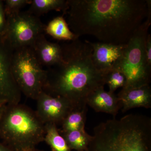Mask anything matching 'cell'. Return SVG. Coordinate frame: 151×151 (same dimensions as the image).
<instances>
[{"label": "cell", "mask_w": 151, "mask_h": 151, "mask_svg": "<svg viewBox=\"0 0 151 151\" xmlns=\"http://www.w3.org/2000/svg\"><path fill=\"white\" fill-rule=\"evenodd\" d=\"M64 15L70 29L79 37L92 36L100 42L128 43L145 20L151 0H67ZM63 15V16H64Z\"/></svg>", "instance_id": "obj_1"}, {"label": "cell", "mask_w": 151, "mask_h": 151, "mask_svg": "<svg viewBox=\"0 0 151 151\" xmlns=\"http://www.w3.org/2000/svg\"><path fill=\"white\" fill-rule=\"evenodd\" d=\"M61 46L62 60L46 69L42 91L65 98L74 109L84 108L89 95L104 86L106 74L94 65L89 41L78 38Z\"/></svg>", "instance_id": "obj_2"}, {"label": "cell", "mask_w": 151, "mask_h": 151, "mask_svg": "<svg viewBox=\"0 0 151 151\" xmlns=\"http://www.w3.org/2000/svg\"><path fill=\"white\" fill-rule=\"evenodd\" d=\"M84 151H151V119L128 114L102 122L94 127Z\"/></svg>", "instance_id": "obj_3"}, {"label": "cell", "mask_w": 151, "mask_h": 151, "mask_svg": "<svg viewBox=\"0 0 151 151\" xmlns=\"http://www.w3.org/2000/svg\"><path fill=\"white\" fill-rule=\"evenodd\" d=\"M45 126L35 111L20 103L6 104L0 120V139L14 151H32L44 142Z\"/></svg>", "instance_id": "obj_4"}, {"label": "cell", "mask_w": 151, "mask_h": 151, "mask_svg": "<svg viewBox=\"0 0 151 151\" xmlns=\"http://www.w3.org/2000/svg\"><path fill=\"white\" fill-rule=\"evenodd\" d=\"M151 13L149 11L145 20L135 31L127 44L121 68L127 78L124 87H139L150 83L151 67L147 62L146 45L151 24Z\"/></svg>", "instance_id": "obj_5"}, {"label": "cell", "mask_w": 151, "mask_h": 151, "mask_svg": "<svg viewBox=\"0 0 151 151\" xmlns=\"http://www.w3.org/2000/svg\"><path fill=\"white\" fill-rule=\"evenodd\" d=\"M12 71L22 94L36 100L42 92L46 70L40 65L32 47L14 50Z\"/></svg>", "instance_id": "obj_6"}, {"label": "cell", "mask_w": 151, "mask_h": 151, "mask_svg": "<svg viewBox=\"0 0 151 151\" xmlns=\"http://www.w3.org/2000/svg\"><path fill=\"white\" fill-rule=\"evenodd\" d=\"M6 17V29L4 36L14 50L32 47L38 37L45 34L46 25L28 10L20 11Z\"/></svg>", "instance_id": "obj_7"}, {"label": "cell", "mask_w": 151, "mask_h": 151, "mask_svg": "<svg viewBox=\"0 0 151 151\" xmlns=\"http://www.w3.org/2000/svg\"><path fill=\"white\" fill-rule=\"evenodd\" d=\"M14 51L4 36L0 35V101L7 104H18L21 100L12 71Z\"/></svg>", "instance_id": "obj_8"}, {"label": "cell", "mask_w": 151, "mask_h": 151, "mask_svg": "<svg viewBox=\"0 0 151 151\" xmlns=\"http://www.w3.org/2000/svg\"><path fill=\"white\" fill-rule=\"evenodd\" d=\"M37 101L35 112L44 124H53L57 126L74 108L70 102L63 97L53 96L42 91Z\"/></svg>", "instance_id": "obj_9"}, {"label": "cell", "mask_w": 151, "mask_h": 151, "mask_svg": "<svg viewBox=\"0 0 151 151\" xmlns=\"http://www.w3.org/2000/svg\"><path fill=\"white\" fill-rule=\"evenodd\" d=\"M92 48V59L96 68L106 74L111 70L121 69L126 45L89 42Z\"/></svg>", "instance_id": "obj_10"}, {"label": "cell", "mask_w": 151, "mask_h": 151, "mask_svg": "<svg viewBox=\"0 0 151 151\" xmlns=\"http://www.w3.org/2000/svg\"><path fill=\"white\" fill-rule=\"evenodd\" d=\"M117 97L122 105L123 113L137 108H151V88L150 85L135 88H122Z\"/></svg>", "instance_id": "obj_11"}, {"label": "cell", "mask_w": 151, "mask_h": 151, "mask_svg": "<svg viewBox=\"0 0 151 151\" xmlns=\"http://www.w3.org/2000/svg\"><path fill=\"white\" fill-rule=\"evenodd\" d=\"M32 47L42 67L49 68L59 64L62 60L61 45L49 41L44 33L38 37Z\"/></svg>", "instance_id": "obj_12"}, {"label": "cell", "mask_w": 151, "mask_h": 151, "mask_svg": "<svg viewBox=\"0 0 151 151\" xmlns=\"http://www.w3.org/2000/svg\"><path fill=\"white\" fill-rule=\"evenodd\" d=\"M86 104L95 112L111 114L116 118L122 105L115 93L105 91L101 86L91 93L87 98Z\"/></svg>", "instance_id": "obj_13"}, {"label": "cell", "mask_w": 151, "mask_h": 151, "mask_svg": "<svg viewBox=\"0 0 151 151\" xmlns=\"http://www.w3.org/2000/svg\"><path fill=\"white\" fill-rule=\"evenodd\" d=\"M45 33L59 40L70 42L79 38L71 31L63 15L55 18L45 25Z\"/></svg>", "instance_id": "obj_14"}, {"label": "cell", "mask_w": 151, "mask_h": 151, "mask_svg": "<svg viewBox=\"0 0 151 151\" xmlns=\"http://www.w3.org/2000/svg\"><path fill=\"white\" fill-rule=\"evenodd\" d=\"M28 11L40 17L51 11L62 12L65 14L68 8L67 0H32Z\"/></svg>", "instance_id": "obj_15"}, {"label": "cell", "mask_w": 151, "mask_h": 151, "mask_svg": "<svg viewBox=\"0 0 151 151\" xmlns=\"http://www.w3.org/2000/svg\"><path fill=\"white\" fill-rule=\"evenodd\" d=\"M87 107L81 109H74L70 111L63 121L60 133L85 129Z\"/></svg>", "instance_id": "obj_16"}, {"label": "cell", "mask_w": 151, "mask_h": 151, "mask_svg": "<svg viewBox=\"0 0 151 151\" xmlns=\"http://www.w3.org/2000/svg\"><path fill=\"white\" fill-rule=\"evenodd\" d=\"M45 135L44 141L52 151H72L60 133L57 126L53 124H45Z\"/></svg>", "instance_id": "obj_17"}, {"label": "cell", "mask_w": 151, "mask_h": 151, "mask_svg": "<svg viewBox=\"0 0 151 151\" xmlns=\"http://www.w3.org/2000/svg\"><path fill=\"white\" fill-rule=\"evenodd\" d=\"M60 134L72 151L85 150L92 138V136L89 134L85 129L74 130Z\"/></svg>", "instance_id": "obj_18"}, {"label": "cell", "mask_w": 151, "mask_h": 151, "mask_svg": "<svg viewBox=\"0 0 151 151\" xmlns=\"http://www.w3.org/2000/svg\"><path fill=\"white\" fill-rule=\"evenodd\" d=\"M105 84L108 85L109 92L114 93L117 89L126 86L127 78L121 69H115L106 73Z\"/></svg>", "instance_id": "obj_19"}, {"label": "cell", "mask_w": 151, "mask_h": 151, "mask_svg": "<svg viewBox=\"0 0 151 151\" xmlns=\"http://www.w3.org/2000/svg\"><path fill=\"white\" fill-rule=\"evenodd\" d=\"M32 0H6L4 1L6 16L17 13L27 4H30Z\"/></svg>", "instance_id": "obj_20"}, {"label": "cell", "mask_w": 151, "mask_h": 151, "mask_svg": "<svg viewBox=\"0 0 151 151\" xmlns=\"http://www.w3.org/2000/svg\"><path fill=\"white\" fill-rule=\"evenodd\" d=\"M6 26L7 17L5 11L4 1L0 0V35H4Z\"/></svg>", "instance_id": "obj_21"}, {"label": "cell", "mask_w": 151, "mask_h": 151, "mask_svg": "<svg viewBox=\"0 0 151 151\" xmlns=\"http://www.w3.org/2000/svg\"><path fill=\"white\" fill-rule=\"evenodd\" d=\"M146 55L148 65L151 67V36L148 34L146 45Z\"/></svg>", "instance_id": "obj_22"}, {"label": "cell", "mask_w": 151, "mask_h": 151, "mask_svg": "<svg viewBox=\"0 0 151 151\" xmlns=\"http://www.w3.org/2000/svg\"><path fill=\"white\" fill-rule=\"evenodd\" d=\"M0 151H14L2 142L0 143Z\"/></svg>", "instance_id": "obj_23"}, {"label": "cell", "mask_w": 151, "mask_h": 151, "mask_svg": "<svg viewBox=\"0 0 151 151\" xmlns=\"http://www.w3.org/2000/svg\"><path fill=\"white\" fill-rule=\"evenodd\" d=\"M6 104L2 101H0V120L5 109Z\"/></svg>", "instance_id": "obj_24"}, {"label": "cell", "mask_w": 151, "mask_h": 151, "mask_svg": "<svg viewBox=\"0 0 151 151\" xmlns=\"http://www.w3.org/2000/svg\"><path fill=\"white\" fill-rule=\"evenodd\" d=\"M32 151H44L41 150H37V149H35L34 150H33Z\"/></svg>", "instance_id": "obj_25"}]
</instances>
